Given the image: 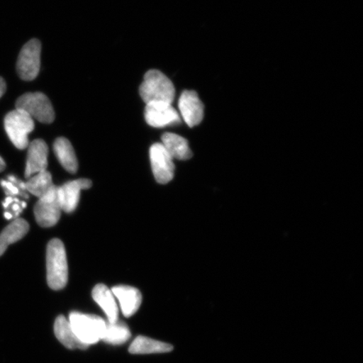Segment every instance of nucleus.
Returning a JSON list of instances; mask_svg holds the SVG:
<instances>
[{
  "label": "nucleus",
  "mask_w": 363,
  "mask_h": 363,
  "mask_svg": "<svg viewBox=\"0 0 363 363\" xmlns=\"http://www.w3.org/2000/svg\"><path fill=\"white\" fill-rule=\"evenodd\" d=\"M42 44L38 39H31L24 45L18 57V75L24 81H33L38 76L40 67Z\"/></svg>",
  "instance_id": "nucleus-6"
},
{
  "label": "nucleus",
  "mask_w": 363,
  "mask_h": 363,
  "mask_svg": "<svg viewBox=\"0 0 363 363\" xmlns=\"http://www.w3.org/2000/svg\"><path fill=\"white\" fill-rule=\"evenodd\" d=\"M174 347L170 344L145 337H136L130 345L129 352L131 354H152L170 352Z\"/></svg>",
  "instance_id": "nucleus-20"
},
{
  "label": "nucleus",
  "mask_w": 363,
  "mask_h": 363,
  "mask_svg": "<svg viewBox=\"0 0 363 363\" xmlns=\"http://www.w3.org/2000/svg\"><path fill=\"white\" fill-rule=\"evenodd\" d=\"M162 144L172 159L189 160L193 157L188 140L174 133H164L162 136Z\"/></svg>",
  "instance_id": "nucleus-15"
},
{
  "label": "nucleus",
  "mask_w": 363,
  "mask_h": 363,
  "mask_svg": "<svg viewBox=\"0 0 363 363\" xmlns=\"http://www.w3.org/2000/svg\"><path fill=\"white\" fill-rule=\"evenodd\" d=\"M179 108L185 123L189 127L196 126L203 119V104L195 91L185 90L179 101Z\"/></svg>",
  "instance_id": "nucleus-10"
},
{
  "label": "nucleus",
  "mask_w": 363,
  "mask_h": 363,
  "mask_svg": "<svg viewBox=\"0 0 363 363\" xmlns=\"http://www.w3.org/2000/svg\"><path fill=\"white\" fill-rule=\"evenodd\" d=\"M111 291L120 303L121 311L125 317L135 314L142 305V294L138 289L130 286L120 285L113 287Z\"/></svg>",
  "instance_id": "nucleus-13"
},
{
  "label": "nucleus",
  "mask_w": 363,
  "mask_h": 363,
  "mask_svg": "<svg viewBox=\"0 0 363 363\" xmlns=\"http://www.w3.org/2000/svg\"><path fill=\"white\" fill-rule=\"evenodd\" d=\"M2 185L4 188L7 189V191L9 194H19V189H18L16 186H13V184L9 183V182L2 181Z\"/></svg>",
  "instance_id": "nucleus-22"
},
{
  "label": "nucleus",
  "mask_w": 363,
  "mask_h": 363,
  "mask_svg": "<svg viewBox=\"0 0 363 363\" xmlns=\"http://www.w3.org/2000/svg\"><path fill=\"white\" fill-rule=\"evenodd\" d=\"M30 225L24 219H16L4 229L0 234V257L10 245L16 243L28 233Z\"/></svg>",
  "instance_id": "nucleus-16"
},
{
  "label": "nucleus",
  "mask_w": 363,
  "mask_h": 363,
  "mask_svg": "<svg viewBox=\"0 0 363 363\" xmlns=\"http://www.w3.org/2000/svg\"><path fill=\"white\" fill-rule=\"evenodd\" d=\"M28 179L24 183L25 189L39 199L45 196L57 188L52 183L51 174L48 170L40 172Z\"/></svg>",
  "instance_id": "nucleus-19"
},
{
  "label": "nucleus",
  "mask_w": 363,
  "mask_h": 363,
  "mask_svg": "<svg viewBox=\"0 0 363 363\" xmlns=\"http://www.w3.org/2000/svg\"><path fill=\"white\" fill-rule=\"evenodd\" d=\"M152 169L155 179L159 184H166L174 179L175 166L174 159L162 143L152 145L150 149Z\"/></svg>",
  "instance_id": "nucleus-7"
},
{
  "label": "nucleus",
  "mask_w": 363,
  "mask_h": 363,
  "mask_svg": "<svg viewBox=\"0 0 363 363\" xmlns=\"http://www.w3.org/2000/svg\"><path fill=\"white\" fill-rule=\"evenodd\" d=\"M92 186V181L87 179L67 182L57 187V197L61 204L62 211L71 213L78 206L82 190L89 189Z\"/></svg>",
  "instance_id": "nucleus-11"
},
{
  "label": "nucleus",
  "mask_w": 363,
  "mask_h": 363,
  "mask_svg": "<svg viewBox=\"0 0 363 363\" xmlns=\"http://www.w3.org/2000/svg\"><path fill=\"white\" fill-rule=\"evenodd\" d=\"M131 337L130 331L124 322H113L106 324V333L101 340L108 344L121 345L129 340Z\"/></svg>",
  "instance_id": "nucleus-21"
},
{
  "label": "nucleus",
  "mask_w": 363,
  "mask_h": 363,
  "mask_svg": "<svg viewBox=\"0 0 363 363\" xmlns=\"http://www.w3.org/2000/svg\"><path fill=\"white\" fill-rule=\"evenodd\" d=\"M68 321L76 337L89 347L101 340L106 333V322L96 315L72 312Z\"/></svg>",
  "instance_id": "nucleus-3"
},
{
  "label": "nucleus",
  "mask_w": 363,
  "mask_h": 363,
  "mask_svg": "<svg viewBox=\"0 0 363 363\" xmlns=\"http://www.w3.org/2000/svg\"><path fill=\"white\" fill-rule=\"evenodd\" d=\"M53 149L62 166L70 174H76L79 167L78 159L69 140L65 138H57Z\"/></svg>",
  "instance_id": "nucleus-17"
},
{
  "label": "nucleus",
  "mask_w": 363,
  "mask_h": 363,
  "mask_svg": "<svg viewBox=\"0 0 363 363\" xmlns=\"http://www.w3.org/2000/svg\"><path fill=\"white\" fill-rule=\"evenodd\" d=\"M6 81L2 78V77H0V99L3 97V95L4 93H6Z\"/></svg>",
  "instance_id": "nucleus-23"
},
{
  "label": "nucleus",
  "mask_w": 363,
  "mask_h": 363,
  "mask_svg": "<svg viewBox=\"0 0 363 363\" xmlns=\"http://www.w3.org/2000/svg\"><path fill=\"white\" fill-rule=\"evenodd\" d=\"M54 331L59 342L67 348L72 349H86L89 346L80 342L72 330V326L66 318L63 315L57 318L55 325H54Z\"/></svg>",
  "instance_id": "nucleus-18"
},
{
  "label": "nucleus",
  "mask_w": 363,
  "mask_h": 363,
  "mask_svg": "<svg viewBox=\"0 0 363 363\" xmlns=\"http://www.w3.org/2000/svg\"><path fill=\"white\" fill-rule=\"evenodd\" d=\"M145 120L149 125L156 128L179 124L181 122L179 113L172 107V104L164 102L147 104Z\"/></svg>",
  "instance_id": "nucleus-9"
},
{
  "label": "nucleus",
  "mask_w": 363,
  "mask_h": 363,
  "mask_svg": "<svg viewBox=\"0 0 363 363\" xmlns=\"http://www.w3.org/2000/svg\"><path fill=\"white\" fill-rule=\"evenodd\" d=\"M92 296L94 301L102 308L108 322H116L119 316V308L111 290L104 284H98L93 289Z\"/></svg>",
  "instance_id": "nucleus-14"
},
{
  "label": "nucleus",
  "mask_w": 363,
  "mask_h": 363,
  "mask_svg": "<svg viewBox=\"0 0 363 363\" xmlns=\"http://www.w3.org/2000/svg\"><path fill=\"white\" fill-rule=\"evenodd\" d=\"M48 147L43 140L38 139L29 144L25 172L26 179L47 170Z\"/></svg>",
  "instance_id": "nucleus-12"
},
{
  "label": "nucleus",
  "mask_w": 363,
  "mask_h": 363,
  "mask_svg": "<svg viewBox=\"0 0 363 363\" xmlns=\"http://www.w3.org/2000/svg\"><path fill=\"white\" fill-rule=\"evenodd\" d=\"M4 217H6V219H8V220H11V218H13V216H11V214H10V213H4Z\"/></svg>",
  "instance_id": "nucleus-25"
},
{
  "label": "nucleus",
  "mask_w": 363,
  "mask_h": 363,
  "mask_svg": "<svg viewBox=\"0 0 363 363\" xmlns=\"http://www.w3.org/2000/svg\"><path fill=\"white\" fill-rule=\"evenodd\" d=\"M4 124L9 138L16 148L28 147V135L35 128L34 120L28 113L16 108L7 113Z\"/></svg>",
  "instance_id": "nucleus-4"
},
{
  "label": "nucleus",
  "mask_w": 363,
  "mask_h": 363,
  "mask_svg": "<svg viewBox=\"0 0 363 363\" xmlns=\"http://www.w3.org/2000/svg\"><path fill=\"white\" fill-rule=\"evenodd\" d=\"M16 108L26 113L42 123L50 124L55 120L52 104L47 95L43 93H26L17 99Z\"/></svg>",
  "instance_id": "nucleus-5"
},
{
  "label": "nucleus",
  "mask_w": 363,
  "mask_h": 363,
  "mask_svg": "<svg viewBox=\"0 0 363 363\" xmlns=\"http://www.w3.org/2000/svg\"><path fill=\"white\" fill-rule=\"evenodd\" d=\"M47 272L49 287L54 290L65 289L68 280V266L65 245L59 239L48 243Z\"/></svg>",
  "instance_id": "nucleus-1"
},
{
  "label": "nucleus",
  "mask_w": 363,
  "mask_h": 363,
  "mask_svg": "<svg viewBox=\"0 0 363 363\" xmlns=\"http://www.w3.org/2000/svg\"><path fill=\"white\" fill-rule=\"evenodd\" d=\"M6 162H4V159L0 157V172H3L4 169H6Z\"/></svg>",
  "instance_id": "nucleus-24"
},
{
  "label": "nucleus",
  "mask_w": 363,
  "mask_h": 363,
  "mask_svg": "<svg viewBox=\"0 0 363 363\" xmlns=\"http://www.w3.org/2000/svg\"><path fill=\"white\" fill-rule=\"evenodd\" d=\"M62 207L57 197V187L45 196L39 199L34 208L36 222L48 228L55 225L61 217Z\"/></svg>",
  "instance_id": "nucleus-8"
},
{
  "label": "nucleus",
  "mask_w": 363,
  "mask_h": 363,
  "mask_svg": "<svg viewBox=\"0 0 363 363\" xmlns=\"http://www.w3.org/2000/svg\"><path fill=\"white\" fill-rule=\"evenodd\" d=\"M140 95L145 103L164 102L172 104L175 97V88L172 81L162 72L152 69L144 76L140 87Z\"/></svg>",
  "instance_id": "nucleus-2"
}]
</instances>
